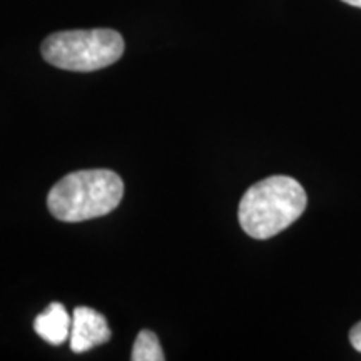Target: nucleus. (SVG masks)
Instances as JSON below:
<instances>
[{
	"instance_id": "nucleus-4",
	"label": "nucleus",
	"mask_w": 361,
	"mask_h": 361,
	"mask_svg": "<svg viewBox=\"0 0 361 361\" xmlns=\"http://www.w3.org/2000/svg\"><path fill=\"white\" fill-rule=\"evenodd\" d=\"M71 350L74 353H85L111 340V328L106 318L96 310L79 306L72 313Z\"/></svg>"
},
{
	"instance_id": "nucleus-8",
	"label": "nucleus",
	"mask_w": 361,
	"mask_h": 361,
	"mask_svg": "<svg viewBox=\"0 0 361 361\" xmlns=\"http://www.w3.org/2000/svg\"><path fill=\"white\" fill-rule=\"evenodd\" d=\"M345 4H348V6H353V7H360L361 8V0H343Z\"/></svg>"
},
{
	"instance_id": "nucleus-3",
	"label": "nucleus",
	"mask_w": 361,
	"mask_h": 361,
	"mask_svg": "<svg viewBox=\"0 0 361 361\" xmlns=\"http://www.w3.org/2000/svg\"><path fill=\"white\" fill-rule=\"evenodd\" d=\"M42 57L64 71L92 72L116 64L124 54L123 35L111 29L64 30L42 42Z\"/></svg>"
},
{
	"instance_id": "nucleus-6",
	"label": "nucleus",
	"mask_w": 361,
	"mask_h": 361,
	"mask_svg": "<svg viewBox=\"0 0 361 361\" xmlns=\"http://www.w3.org/2000/svg\"><path fill=\"white\" fill-rule=\"evenodd\" d=\"M133 361H162L166 360L164 351H162L159 340L152 331L149 329H142L139 331L137 338L134 341L133 355H130Z\"/></svg>"
},
{
	"instance_id": "nucleus-5",
	"label": "nucleus",
	"mask_w": 361,
	"mask_h": 361,
	"mask_svg": "<svg viewBox=\"0 0 361 361\" xmlns=\"http://www.w3.org/2000/svg\"><path fill=\"white\" fill-rule=\"evenodd\" d=\"M72 326V316L61 303H51L34 322L35 333L44 341L54 346L62 345L69 340Z\"/></svg>"
},
{
	"instance_id": "nucleus-7",
	"label": "nucleus",
	"mask_w": 361,
	"mask_h": 361,
	"mask_svg": "<svg viewBox=\"0 0 361 361\" xmlns=\"http://www.w3.org/2000/svg\"><path fill=\"white\" fill-rule=\"evenodd\" d=\"M350 343L351 346L358 351V353H361V322L356 323L353 328H351L350 331Z\"/></svg>"
},
{
	"instance_id": "nucleus-2",
	"label": "nucleus",
	"mask_w": 361,
	"mask_h": 361,
	"mask_svg": "<svg viewBox=\"0 0 361 361\" xmlns=\"http://www.w3.org/2000/svg\"><path fill=\"white\" fill-rule=\"evenodd\" d=\"M123 194L124 183L114 171H75L57 180L49 191L47 206L56 219L80 223L112 213Z\"/></svg>"
},
{
	"instance_id": "nucleus-1",
	"label": "nucleus",
	"mask_w": 361,
	"mask_h": 361,
	"mask_svg": "<svg viewBox=\"0 0 361 361\" xmlns=\"http://www.w3.org/2000/svg\"><path fill=\"white\" fill-rule=\"evenodd\" d=\"M308 204L296 179L271 176L251 186L239 202V224L255 239H269L295 223Z\"/></svg>"
}]
</instances>
